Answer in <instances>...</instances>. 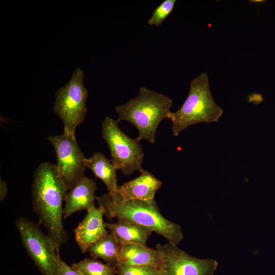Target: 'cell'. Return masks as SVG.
<instances>
[{
	"label": "cell",
	"instance_id": "ffe728a7",
	"mask_svg": "<svg viewBox=\"0 0 275 275\" xmlns=\"http://www.w3.org/2000/svg\"><path fill=\"white\" fill-rule=\"evenodd\" d=\"M57 262L59 267L58 275H81L71 266L67 265L60 257L59 253L57 256Z\"/></svg>",
	"mask_w": 275,
	"mask_h": 275
},
{
	"label": "cell",
	"instance_id": "5bb4252c",
	"mask_svg": "<svg viewBox=\"0 0 275 275\" xmlns=\"http://www.w3.org/2000/svg\"><path fill=\"white\" fill-rule=\"evenodd\" d=\"M105 225L113 232L118 242L121 244L133 242L146 245L152 231L142 225L118 218L116 223H106Z\"/></svg>",
	"mask_w": 275,
	"mask_h": 275
},
{
	"label": "cell",
	"instance_id": "4fadbf2b",
	"mask_svg": "<svg viewBox=\"0 0 275 275\" xmlns=\"http://www.w3.org/2000/svg\"><path fill=\"white\" fill-rule=\"evenodd\" d=\"M121 260L138 265H150L163 270L165 267L163 254L146 245L129 242L120 244Z\"/></svg>",
	"mask_w": 275,
	"mask_h": 275
},
{
	"label": "cell",
	"instance_id": "2e32d148",
	"mask_svg": "<svg viewBox=\"0 0 275 275\" xmlns=\"http://www.w3.org/2000/svg\"><path fill=\"white\" fill-rule=\"evenodd\" d=\"M120 248V244L111 232L91 244L87 252L91 258L101 259L106 264L116 266L121 260Z\"/></svg>",
	"mask_w": 275,
	"mask_h": 275
},
{
	"label": "cell",
	"instance_id": "ac0fdd59",
	"mask_svg": "<svg viewBox=\"0 0 275 275\" xmlns=\"http://www.w3.org/2000/svg\"><path fill=\"white\" fill-rule=\"evenodd\" d=\"M117 275H162V270L150 265H138L120 260L116 265Z\"/></svg>",
	"mask_w": 275,
	"mask_h": 275
},
{
	"label": "cell",
	"instance_id": "8992f818",
	"mask_svg": "<svg viewBox=\"0 0 275 275\" xmlns=\"http://www.w3.org/2000/svg\"><path fill=\"white\" fill-rule=\"evenodd\" d=\"M118 122L106 117L102 123L101 135L108 147L113 164L124 175H130L142 169L144 153L140 142L123 132Z\"/></svg>",
	"mask_w": 275,
	"mask_h": 275
},
{
	"label": "cell",
	"instance_id": "3957f363",
	"mask_svg": "<svg viewBox=\"0 0 275 275\" xmlns=\"http://www.w3.org/2000/svg\"><path fill=\"white\" fill-rule=\"evenodd\" d=\"M172 104L173 100L168 96L141 87L135 97L116 107L117 121L130 122L138 130V141L146 140L153 144L157 128L164 119H168Z\"/></svg>",
	"mask_w": 275,
	"mask_h": 275
},
{
	"label": "cell",
	"instance_id": "e0dca14e",
	"mask_svg": "<svg viewBox=\"0 0 275 275\" xmlns=\"http://www.w3.org/2000/svg\"><path fill=\"white\" fill-rule=\"evenodd\" d=\"M71 266L81 275H115V266L104 264L94 258H86Z\"/></svg>",
	"mask_w": 275,
	"mask_h": 275
},
{
	"label": "cell",
	"instance_id": "6da1fadb",
	"mask_svg": "<svg viewBox=\"0 0 275 275\" xmlns=\"http://www.w3.org/2000/svg\"><path fill=\"white\" fill-rule=\"evenodd\" d=\"M68 191L57 164L49 162L39 164L32 185L33 208L38 217V224L46 228L58 250L68 240L63 223V204Z\"/></svg>",
	"mask_w": 275,
	"mask_h": 275
},
{
	"label": "cell",
	"instance_id": "44dd1931",
	"mask_svg": "<svg viewBox=\"0 0 275 275\" xmlns=\"http://www.w3.org/2000/svg\"><path fill=\"white\" fill-rule=\"evenodd\" d=\"M8 193L7 187L6 183L2 179H0V200H3L7 196Z\"/></svg>",
	"mask_w": 275,
	"mask_h": 275
},
{
	"label": "cell",
	"instance_id": "52a82bcc",
	"mask_svg": "<svg viewBox=\"0 0 275 275\" xmlns=\"http://www.w3.org/2000/svg\"><path fill=\"white\" fill-rule=\"evenodd\" d=\"M22 245L42 275H58L57 256L53 242L41 230L38 224L25 217L15 221Z\"/></svg>",
	"mask_w": 275,
	"mask_h": 275
},
{
	"label": "cell",
	"instance_id": "7c38bea8",
	"mask_svg": "<svg viewBox=\"0 0 275 275\" xmlns=\"http://www.w3.org/2000/svg\"><path fill=\"white\" fill-rule=\"evenodd\" d=\"M140 175L135 179L119 186L118 193L124 200H150L154 199L156 192L162 184L148 171L142 169Z\"/></svg>",
	"mask_w": 275,
	"mask_h": 275
},
{
	"label": "cell",
	"instance_id": "9c48e42d",
	"mask_svg": "<svg viewBox=\"0 0 275 275\" xmlns=\"http://www.w3.org/2000/svg\"><path fill=\"white\" fill-rule=\"evenodd\" d=\"M156 249L163 255L162 275H214L218 265L213 259L193 257L170 242L157 244Z\"/></svg>",
	"mask_w": 275,
	"mask_h": 275
},
{
	"label": "cell",
	"instance_id": "30bf717a",
	"mask_svg": "<svg viewBox=\"0 0 275 275\" xmlns=\"http://www.w3.org/2000/svg\"><path fill=\"white\" fill-rule=\"evenodd\" d=\"M103 215L102 208L95 206L87 211L85 218L74 230L75 239L81 253H86L91 244L109 233Z\"/></svg>",
	"mask_w": 275,
	"mask_h": 275
},
{
	"label": "cell",
	"instance_id": "9a60e30c",
	"mask_svg": "<svg viewBox=\"0 0 275 275\" xmlns=\"http://www.w3.org/2000/svg\"><path fill=\"white\" fill-rule=\"evenodd\" d=\"M85 165L93 172L96 177L103 182L108 193L114 194L118 193V170L111 160L103 153L96 152L90 158H86Z\"/></svg>",
	"mask_w": 275,
	"mask_h": 275
},
{
	"label": "cell",
	"instance_id": "d6986e66",
	"mask_svg": "<svg viewBox=\"0 0 275 275\" xmlns=\"http://www.w3.org/2000/svg\"><path fill=\"white\" fill-rule=\"evenodd\" d=\"M175 0H164L153 11L147 22L150 25L159 26L173 11Z\"/></svg>",
	"mask_w": 275,
	"mask_h": 275
},
{
	"label": "cell",
	"instance_id": "8fae6325",
	"mask_svg": "<svg viewBox=\"0 0 275 275\" xmlns=\"http://www.w3.org/2000/svg\"><path fill=\"white\" fill-rule=\"evenodd\" d=\"M95 182L86 176L67 191L64 203V219L78 211H87L95 207Z\"/></svg>",
	"mask_w": 275,
	"mask_h": 275
},
{
	"label": "cell",
	"instance_id": "ba28073f",
	"mask_svg": "<svg viewBox=\"0 0 275 275\" xmlns=\"http://www.w3.org/2000/svg\"><path fill=\"white\" fill-rule=\"evenodd\" d=\"M47 140L53 147L57 166L69 190L85 176L86 157L78 146L75 134L63 131L59 135H49Z\"/></svg>",
	"mask_w": 275,
	"mask_h": 275
},
{
	"label": "cell",
	"instance_id": "7a4b0ae2",
	"mask_svg": "<svg viewBox=\"0 0 275 275\" xmlns=\"http://www.w3.org/2000/svg\"><path fill=\"white\" fill-rule=\"evenodd\" d=\"M104 215L109 220L122 218L150 229L177 245L183 238L181 226L166 218L160 212L155 199L124 200L117 193L96 197Z\"/></svg>",
	"mask_w": 275,
	"mask_h": 275
},
{
	"label": "cell",
	"instance_id": "277c9868",
	"mask_svg": "<svg viewBox=\"0 0 275 275\" xmlns=\"http://www.w3.org/2000/svg\"><path fill=\"white\" fill-rule=\"evenodd\" d=\"M223 114V109L213 98L208 75L204 72L191 80L183 104L177 111L170 112L168 119L171 121L173 135L177 136L190 126L217 122Z\"/></svg>",
	"mask_w": 275,
	"mask_h": 275
},
{
	"label": "cell",
	"instance_id": "5b68a950",
	"mask_svg": "<svg viewBox=\"0 0 275 275\" xmlns=\"http://www.w3.org/2000/svg\"><path fill=\"white\" fill-rule=\"evenodd\" d=\"M84 73L77 68L64 86L55 92L53 111L62 121L64 132L75 134L77 127L85 120L89 93L84 85Z\"/></svg>",
	"mask_w": 275,
	"mask_h": 275
}]
</instances>
